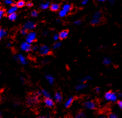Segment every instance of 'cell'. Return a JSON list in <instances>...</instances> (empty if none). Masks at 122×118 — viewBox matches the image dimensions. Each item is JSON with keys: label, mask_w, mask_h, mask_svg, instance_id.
<instances>
[{"label": "cell", "mask_w": 122, "mask_h": 118, "mask_svg": "<svg viewBox=\"0 0 122 118\" xmlns=\"http://www.w3.org/2000/svg\"><path fill=\"white\" fill-rule=\"evenodd\" d=\"M118 98L117 94L112 91H109L106 93L104 95V98L106 101L112 102H116Z\"/></svg>", "instance_id": "cell-1"}, {"label": "cell", "mask_w": 122, "mask_h": 118, "mask_svg": "<svg viewBox=\"0 0 122 118\" xmlns=\"http://www.w3.org/2000/svg\"><path fill=\"white\" fill-rule=\"evenodd\" d=\"M102 14L100 11L96 12L93 17L91 21V24L93 25H98L101 21L102 19Z\"/></svg>", "instance_id": "cell-2"}, {"label": "cell", "mask_w": 122, "mask_h": 118, "mask_svg": "<svg viewBox=\"0 0 122 118\" xmlns=\"http://www.w3.org/2000/svg\"><path fill=\"white\" fill-rule=\"evenodd\" d=\"M36 34L34 32H30L26 35V41L30 44L33 43L36 38Z\"/></svg>", "instance_id": "cell-3"}, {"label": "cell", "mask_w": 122, "mask_h": 118, "mask_svg": "<svg viewBox=\"0 0 122 118\" xmlns=\"http://www.w3.org/2000/svg\"><path fill=\"white\" fill-rule=\"evenodd\" d=\"M84 106L86 108L90 110L95 109L97 108V105L96 103L92 101L85 102L84 103Z\"/></svg>", "instance_id": "cell-4"}, {"label": "cell", "mask_w": 122, "mask_h": 118, "mask_svg": "<svg viewBox=\"0 0 122 118\" xmlns=\"http://www.w3.org/2000/svg\"><path fill=\"white\" fill-rule=\"evenodd\" d=\"M20 48L21 50L25 52H28L31 50L32 49V46L30 44L26 42H22L20 45Z\"/></svg>", "instance_id": "cell-5"}, {"label": "cell", "mask_w": 122, "mask_h": 118, "mask_svg": "<svg viewBox=\"0 0 122 118\" xmlns=\"http://www.w3.org/2000/svg\"><path fill=\"white\" fill-rule=\"evenodd\" d=\"M39 53L41 55H47L50 52L49 47L46 45H42L39 49Z\"/></svg>", "instance_id": "cell-6"}, {"label": "cell", "mask_w": 122, "mask_h": 118, "mask_svg": "<svg viewBox=\"0 0 122 118\" xmlns=\"http://www.w3.org/2000/svg\"><path fill=\"white\" fill-rule=\"evenodd\" d=\"M36 24L34 22L31 21H27L24 23L23 25V28L26 30L27 31L32 30L34 29L36 27Z\"/></svg>", "instance_id": "cell-7"}, {"label": "cell", "mask_w": 122, "mask_h": 118, "mask_svg": "<svg viewBox=\"0 0 122 118\" xmlns=\"http://www.w3.org/2000/svg\"><path fill=\"white\" fill-rule=\"evenodd\" d=\"M39 99L37 97L34 96L32 97H30L27 99V104L29 106H33L35 105H36L39 102Z\"/></svg>", "instance_id": "cell-8"}, {"label": "cell", "mask_w": 122, "mask_h": 118, "mask_svg": "<svg viewBox=\"0 0 122 118\" xmlns=\"http://www.w3.org/2000/svg\"><path fill=\"white\" fill-rule=\"evenodd\" d=\"M44 103L46 105L50 108L52 107L54 105V101L51 98H46L44 100Z\"/></svg>", "instance_id": "cell-9"}, {"label": "cell", "mask_w": 122, "mask_h": 118, "mask_svg": "<svg viewBox=\"0 0 122 118\" xmlns=\"http://www.w3.org/2000/svg\"><path fill=\"white\" fill-rule=\"evenodd\" d=\"M88 86H89L88 84H86L84 83H82L76 85L75 87V90L77 91H79L83 90L85 88H87Z\"/></svg>", "instance_id": "cell-10"}, {"label": "cell", "mask_w": 122, "mask_h": 118, "mask_svg": "<svg viewBox=\"0 0 122 118\" xmlns=\"http://www.w3.org/2000/svg\"><path fill=\"white\" fill-rule=\"evenodd\" d=\"M68 34H69V33H68V31L64 30V31H61L59 33V35L60 39L63 40V39H66L68 36Z\"/></svg>", "instance_id": "cell-11"}, {"label": "cell", "mask_w": 122, "mask_h": 118, "mask_svg": "<svg viewBox=\"0 0 122 118\" xmlns=\"http://www.w3.org/2000/svg\"><path fill=\"white\" fill-rule=\"evenodd\" d=\"M19 61L22 65H26L27 64L28 62L26 60V58L22 54H19Z\"/></svg>", "instance_id": "cell-12"}, {"label": "cell", "mask_w": 122, "mask_h": 118, "mask_svg": "<svg viewBox=\"0 0 122 118\" xmlns=\"http://www.w3.org/2000/svg\"><path fill=\"white\" fill-rule=\"evenodd\" d=\"M45 78L47 79V80L48 81L49 83L51 85H52L54 83V79L53 77V76H51V75H50V74L46 75L45 76Z\"/></svg>", "instance_id": "cell-13"}, {"label": "cell", "mask_w": 122, "mask_h": 118, "mask_svg": "<svg viewBox=\"0 0 122 118\" xmlns=\"http://www.w3.org/2000/svg\"><path fill=\"white\" fill-rule=\"evenodd\" d=\"M60 8V5L57 4H51L50 6V9L52 11H57L59 10Z\"/></svg>", "instance_id": "cell-14"}, {"label": "cell", "mask_w": 122, "mask_h": 118, "mask_svg": "<svg viewBox=\"0 0 122 118\" xmlns=\"http://www.w3.org/2000/svg\"><path fill=\"white\" fill-rule=\"evenodd\" d=\"M18 9V6L17 5H14L12 6V7L8 10L7 11V13L8 14H10L11 13H15Z\"/></svg>", "instance_id": "cell-15"}, {"label": "cell", "mask_w": 122, "mask_h": 118, "mask_svg": "<svg viewBox=\"0 0 122 118\" xmlns=\"http://www.w3.org/2000/svg\"><path fill=\"white\" fill-rule=\"evenodd\" d=\"M73 101V97H70L69 99H67V100L65 102V107L67 108H68L70 105L72 104V103Z\"/></svg>", "instance_id": "cell-16"}, {"label": "cell", "mask_w": 122, "mask_h": 118, "mask_svg": "<svg viewBox=\"0 0 122 118\" xmlns=\"http://www.w3.org/2000/svg\"><path fill=\"white\" fill-rule=\"evenodd\" d=\"M54 98L57 102L60 103L62 101V95L60 93H57L55 94Z\"/></svg>", "instance_id": "cell-17"}, {"label": "cell", "mask_w": 122, "mask_h": 118, "mask_svg": "<svg viewBox=\"0 0 122 118\" xmlns=\"http://www.w3.org/2000/svg\"><path fill=\"white\" fill-rule=\"evenodd\" d=\"M17 17V14L16 13H13L9 14L8 19L11 21H15L16 20Z\"/></svg>", "instance_id": "cell-18"}, {"label": "cell", "mask_w": 122, "mask_h": 118, "mask_svg": "<svg viewBox=\"0 0 122 118\" xmlns=\"http://www.w3.org/2000/svg\"><path fill=\"white\" fill-rule=\"evenodd\" d=\"M112 62L111 59L109 57H105L103 60V63L106 65H110L112 63Z\"/></svg>", "instance_id": "cell-19"}, {"label": "cell", "mask_w": 122, "mask_h": 118, "mask_svg": "<svg viewBox=\"0 0 122 118\" xmlns=\"http://www.w3.org/2000/svg\"><path fill=\"white\" fill-rule=\"evenodd\" d=\"M7 35V32L5 29L1 28L0 29V38L2 39Z\"/></svg>", "instance_id": "cell-20"}, {"label": "cell", "mask_w": 122, "mask_h": 118, "mask_svg": "<svg viewBox=\"0 0 122 118\" xmlns=\"http://www.w3.org/2000/svg\"><path fill=\"white\" fill-rule=\"evenodd\" d=\"M93 79L90 76H86L85 77H83V78L80 79V81L81 83H85V82L87 81L88 80H92Z\"/></svg>", "instance_id": "cell-21"}, {"label": "cell", "mask_w": 122, "mask_h": 118, "mask_svg": "<svg viewBox=\"0 0 122 118\" xmlns=\"http://www.w3.org/2000/svg\"><path fill=\"white\" fill-rule=\"evenodd\" d=\"M41 92H42V95L45 98H51V94L48 92H47V91H46L45 90H42L41 91Z\"/></svg>", "instance_id": "cell-22"}, {"label": "cell", "mask_w": 122, "mask_h": 118, "mask_svg": "<svg viewBox=\"0 0 122 118\" xmlns=\"http://www.w3.org/2000/svg\"><path fill=\"white\" fill-rule=\"evenodd\" d=\"M72 8V5H69V4H66V5H64L63 7V9H64L65 10H66L67 12L71 11Z\"/></svg>", "instance_id": "cell-23"}, {"label": "cell", "mask_w": 122, "mask_h": 118, "mask_svg": "<svg viewBox=\"0 0 122 118\" xmlns=\"http://www.w3.org/2000/svg\"><path fill=\"white\" fill-rule=\"evenodd\" d=\"M67 12L66 10H65L64 9H62L61 10L59 13V15L60 17L61 18H63V17H65L66 15V14H67Z\"/></svg>", "instance_id": "cell-24"}, {"label": "cell", "mask_w": 122, "mask_h": 118, "mask_svg": "<svg viewBox=\"0 0 122 118\" xmlns=\"http://www.w3.org/2000/svg\"><path fill=\"white\" fill-rule=\"evenodd\" d=\"M50 2H47L45 4H41L40 6V7L42 9H47L50 6Z\"/></svg>", "instance_id": "cell-25"}, {"label": "cell", "mask_w": 122, "mask_h": 118, "mask_svg": "<svg viewBox=\"0 0 122 118\" xmlns=\"http://www.w3.org/2000/svg\"><path fill=\"white\" fill-rule=\"evenodd\" d=\"M17 5L18 6V7H23L25 5V3L24 1H22V0H21V1H19L17 3Z\"/></svg>", "instance_id": "cell-26"}, {"label": "cell", "mask_w": 122, "mask_h": 118, "mask_svg": "<svg viewBox=\"0 0 122 118\" xmlns=\"http://www.w3.org/2000/svg\"><path fill=\"white\" fill-rule=\"evenodd\" d=\"M62 45V43H60V42H56L55 43H54V44L53 46V48L54 49H58L59 48H60Z\"/></svg>", "instance_id": "cell-27"}, {"label": "cell", "mask_w": 122, "mask_h": 118, "mask_svg": "<svg viewBox=\"0 0 122 118\" xmlns=\"http://www.w3.org/2000/svg\"><path fill=\"white\" fill-rule=\"evenodd\" d=\"M76 118H86V115L83 112H80L79 113L77 116H76Z\"/></svg>", "instance_id": "cell-28"}, {"label": "cell", "mask_w": 122, "mask_h": 118, "mask_svg": "<svg viewBox=\"0 0 122 118\" xmlns=\"http://www.w3.org/2000/svg\"><path fill=\"white\" fill-rule=\"evenodd\" d=\"M38 12L36 10H34L32 12H31V14H30V15H31V16L32 17H34V18H36L38 16Z\"/></svg>", "instance_id": "cell-29"}, {"label": "cell", "mask_w": 122, "mask_h": 118, "mask_svg": "<svg viewBox=\"0 0 122 118\" xmlns=\"http://www.w3.org/2000/svg\"><path fill=\"white\" fill-rule=\"evenodd\" d=\"M118 116L117 114H116L115 113H113L110 114L108 116V117L109 118H118Z\"/></svg>", "instance_id": "cell-30"}, {"label": "cell", "mask_w": 122, "mask_h": 118, "mask_svg": "<svg viewBox=\"0 0 122 118\" xmlns=\"http://www.w3.org/2000/svg\"><path fill=\"white\" fill-rule=\"evenodd\" d=\"M20 33L22 35H25L27 34V30H25V29H23L22 30H21L20 31Z\"/></svg>", "instance_id": "cell-31"}, {"label": "cell", "mask_w": 122, "mask_h": 118, "mask_svg": "<svg viewBox=\"0 0 122 118\" xmlns=\"http://www.w3.org/2000/svg\"><path fill=\"white\" fill-rule=\"evenodd\" d=\"M117 105L119 108L122 110V100H119L117 102Z\"/></svg>", "instance_id": "cell-32"}, {"label": "cell", "mask_w": 122, "mask_h": 118, "mask_svg": "<svg viewBox=\"0 0 122 118\" xmlns=\"http://www.w3.org/2000/svg\"><path fill=\"white\" fill-rule=\"evenodd\" d=\"M5 11L4 9H1L0 10V18H2L5 15Z\"/></svg>", "instance_id": "cell-33"}, {"label": "cell", "mask_w": 122, "mask_h": 118, "mask_svg": "<svg viewBox=\"0 0 122 118\" xmlns=\"http://www.w3.org/2000/svg\"><path fill=\"white\" fill-rule=\"evenodd\" d=\"M53 40H54V41H57V40H59V39L60 38V37H59V34H54V35L53 36Z\"/></svg>", "instance_id": "cell-34"}, {"label": "cell", "mask_w": 122, "mask_h": 118, "mask_svg": "<svg viewBox=\"0 0 122 118\" xmlns=\"http://www.w3.org/2000/svg\"><path fill=\"white\" fill-rule=\"evenodd\" d=\"M39 47H38V46H37V45L34 46L32 48V49H33V51H37V50H39Z\"/></svg>", "instance_id": "cell-35"}, {"label": "cell", "mask_w": 122, "mask_h": 118, "mask_svg": "<svg viewBox=\"0 0 122 118\" xmlns=\"http://www.w3.org/2000/svg\"><path fill=\"white\" fill-rule=\"evenodd\" d=\"M5 4H6L7 5H11L13 3L12 0H6V1H5Z\"/></svg>", "instance_id": "cell-36"}, {"label": "cell", "mask_w": 122, "mask_h": 118, "mask_svg": "<svg viewBox=\"0 0 122 118\" xmlns=\"http://www.w3.org/2000/svg\"><path fill=\"white\" fill-rule=\"evenodd\" d=\"M81 23V20H76V21H75L74 22V24L75 25H80Z\"/></svg>", "instance_id": "cell-37"}, {"label": "cell", "mask_w": 122, "mask_h": 118, "mask_svg": "<svg viewBox=\"0 0 122 118\" xmlns=\"http://www.w3.org/2000/svg\"><path fill=\"white\" fill-rule=\"evenodd\" d=\"M13 59L15 61H19V56L18 55H15L13 56Z\"/></svg>", "instance_id": "cell-38"}, {"label": "cell", "mask_w": 122, "mask_h": 118, "mask_svg": "<svg viewBox=\"0 0 122 118\" xmlns=\"http://www.w3.org/2000/svg\"><path fill=\"white\" fill-rule=\"evenodd\" d=\"M100 91H101V89H100V88H99V87H97V88H95V92L96 93H99L100 92Z\"/></svg>", "instance_id": "cell-39"}, {"label": "cell", "mask_w": 122, "mask_h": 118, "mask_svg": "<svg viewBox=\"0 0 122 118\" xmlns=\"http://www.w3.org/2000/svg\"><path fill=\"white\" fill-rule=\"evenodd\" d=\"M26 5L28 7H32L33 5V4L32 3H31V2H29V3H28L26 4Z\"/></svg>", "instance_id": "cell-40"}, {"label": "cell", "mask_w": 122, "mask_h": 118, "mask_svg": "<svg viewBox=\"0 0 122 118\" xmlns=\"http://www.w3.org/2000/svg\"><path fill=\"white\" fill-rule=\"evenodd\" d=\"M117 96L118 98H122V92H119L117 93Z\"/></svg>", "instance_id": "cell-41"}, {"label": "cell", "mask_w": 122, "mask_h": 118, "mask_svg": "<svg viewBox=\"0 0 122 118\" xmlns=\"http://www.w3.org/2000/svg\"><path fill=\"white\" fill-rule=\"evenodd\" d=\"M88 2V0H83V1L82 2L81 4L82 5H85L86 4H87Z\"/></svg>", "instance_id": "cell-42"}, {"label": "cell", "mask_w": 122, "mask_h": 118, "mask_svg": "<svg viewBox=\"0 0 122 118\" xmlns=\"http://www.w3.org/2000/svg\"><path fill=\"white\" fill-rule=\"evenodd\" d=\"M108 1L111 5H114L115 3V0H108Z\"/></svg>", "instance_id": "cell-43"}, {"label": "cell", "mask_w": 122, "mask_h": 118, "mask_svg": "<svg viewBox=\"0 0 122 118\" xmlns=\"http://www.w3.org/2000/svg\"><path fill=\"white\" fill-rule=\"evenodd\" d=\"M20 79L21 82L22 83H24V82H25V79H24V78L23 77H20Z\"/></svg>", "instance_id": "cell-44"}, {"label": "cell", "mask_w": 122, "mask_h": 118, "mask_svg": "<svg viewBox=\"0 0 122 118\" xmlns=\"http://www.w3.org/2000/svg\"><path fill=\"white\" fill-rule=\"evenodd\" d=\"M37 95H38V96H40L41 95H42V92H41V91H38L37 93Z\"/></svg>", "instance_id": "cell-45"}, {"label": "cell", "mask_w": 122, "mask_h": 118, "mask_svg": "<svg viewBox=\"0 0 122 118\" xmlns=\"http://www.w3.org/2000/svg\"><path fill=\"white\" fill-rule=\"evenodd\" d=\"M48 34V32L47 31H45V32H43V35H44V36L47 35Z\"/></svg>", "instance_id": "cell-46"}, {"label": "cell", "mask_w": 122, "mask_h": 118, "mask_svg": "<svg viewBox=\"0 0 122 118\" xmlns=\"http://www.w3.org/2000/svg\"><path fill=\"white\" fill-rule=\"evenodd\" d=\"M7 46L8 47H10L11 46V43H8L7 44Z\"/></svg>", "instance_id": "cell-47"}, {"label": "cell", "mask_w": 122, "mask_h": 118, "mask_svg": "<svg viewBox=\"0 0 122 118\" xmlns=\"http://www.w3.org/2000/svg\"><path fill=\"white\" fill-rule=\"evenodd\" d=\"M104 47H105V46H100V47L98 48V49H103V48H104Z\"/></svg>", "instance_id": "cell-48"}, {"label": "cell", "mask_w": 122, "mask_h": 118, "mask_svg": "<svg viewBox=\"0 0 122 118\" xmlns=\"http://www.w3.org/2000/svg\"><path fill=\"white\" fill-rule=\"evenodd\" d=\"M105 1L106 0H98V1L101 2H105Z\"/></svg>", "instance_id": "cell-49"}, {"label": "cell", "mask_w": 122, "mask_h": 118, "mask_svg": "<svg viewBox=\"0 0 122 118\" xmlns=\"http://www.w3.org/2000/svg\"><path fill=\"white\" fill-rule=\"evenodd\" d=\"M56 21H57V22H59L60 21V20H56Z\"/></svg>", "instance_id": "cell-50"}]
</instances>
